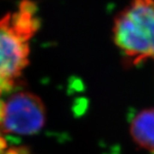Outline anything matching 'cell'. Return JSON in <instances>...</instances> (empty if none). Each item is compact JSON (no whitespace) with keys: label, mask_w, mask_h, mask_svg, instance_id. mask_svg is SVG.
I'll list each match as a JSON object with an SVG mask.
<instances>
[{"label":"cell","mask_w":154,"mask_h":154,"mask_svg":"<svg viewBox=\"0 0 154 154\" xmlns=\"http://www.w3.org/2000/svg\"><path fill=\"white\" fill-rule=\"evenodd\" d=\"M40 27L37 5L23 0L0 19V89L9 92L29 64L30 42Z\"/></svg>","instance_id":"obj_1"},{"label":"cell","mask_w":154,"mask_h":154,"mask_svg":"<svg viewBox=\"0 0 154 154\" xmlns=\"http://www.w3.org/2000/svg\"><path fill=\"white\" fill-rule=\"evenodd\" d=\"M112 37L127 64L154 61V0H131L114 19Z\"/></svg>","instance_id":"obj_2"},{"label":"cell","mask_w":154,"mask_h":154,"mask_svg":"<svg viewBox=\"0 0 154 154\" xmlns=\"http://www.w3.org/2000/svg\"><path fill=\"white\" fill-rule=\"evenodd\" d=\"M45 123V106L36 95L30 92H19L5 102L2 133L35 135L43 128Z\"/></svg>","instance_id":"obj_3"},{"label":"cell","mask_w":154,"mask_h":154,"mask_svg":"<svg viewBox=\"0 0 154 154\" xmlns=\"http://www.w3.org/2000/svg\"><path fill=\"white\" fill-rule=\"evenodd\" d=\"M130 134L137 146L154 153V108L144 109L135 115Z\"/></svg>","instance_id":"obj_4"},{"label":"cell","mask_w":154,"mask_h":154,"mask_svg":"<svg viewBox=\"0 0 154 154\" xmlns=\"http://www.w3.org/2000/svg\"><path fill=\"white\" fill-rule=\"evenodd\" d=\"M2 90L0 89V154H3L7 148V141L2 136V131L1 126L3 123V118H4V112H5V102L2 100Z\"/></svg>","instance_id":"obj_5"}]
</instances>
